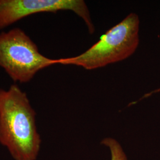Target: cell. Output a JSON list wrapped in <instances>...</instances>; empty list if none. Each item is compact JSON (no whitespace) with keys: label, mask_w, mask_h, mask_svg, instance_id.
<instances>
[{"label":"cell","mask_w":160,"mask_h":160,"mask_svg":"<svg viewBox=\"0 0 160 160\" xmlns=\"http://www.w3.org/2000/svg\"><path fill=\"white\" fill-rule=\"evenodd\" d=\"M40 137L36 112L26 93L17 84L0 89V143L15 160H36Z\"/></svg>","instance_id":"cell-1"},{"label":"cell","mask_w":160,"mask_h":160,"mask_svg":"<svg viewBox=\"0 0 160 160\" xmlns=\"http://www.w3.org/2000/svg\"><path fill=\"white\" fill-rule=\"evenodd\" d=\"M139 31V17L131 13L86 52L74 57L57 59V64L76 65L92 70L125 60L138 47Z\"/></svg>","instance_id":"cell-2"},{"label":"cell","mask_w":160,"mask_h":160,"mask_svg":"<svg viewBox=\"0 0 160 160\" xmlns=\"http://www.w3.org/2000/svg\"><path fill=\"white\" fill-rule=\"evenodd\" d=\"M55 64L57 59L43 55L22 29L0 33V67L14 82L28 83L40 70Z\"/></svg>","instance_id":"cell-3"},{"label":"cell","mask_w":160,"mask_h":160,"mask_svg":"<svg viewBox=\"0 0 160 160\" xmlns=\"http://www.w3.org/2000/svg\"><path fill=\"white\" fill-rule=\"evenodd\" d=\"M62 10L75 12L84 21L89 32L94 33L90 12L82 0H0V30L32 14Z\"/></svg>","instance_id":"cell-4"},{"label":"cell","mask_w":160,"mask_h":160,"mask_svg":"<svg viewBox=\"0 0 160 160\" xmlns=\"http://www.w3.org/2000/svg\"><path fill=\"white\" fill-rule=\"evenodd\" d=\"M102 143L109 147L111 152L112 160H128L120 144L114 139L106 138L102 141Z\"/></svg>","instance_id":"cell-5"},{"label":"cell","mask_w":160,"mask_h":160,"mask_svg":"<svg viewBox=\"0 0 160 160\" xmlns=\"http://www.w3.org/2000/svg\"><path fill=\"white\" fill-rule=\"evenodd\" d=\"M160 92V88H157V89H156V90H154V91H152V92H148V93H147V94H145L144 96H143V97H142V98H141V99H142L143 98H147V97H149V96H152V94H154L155 93H158V92Z\"/></svg>","instance_id":"cell-6"}]
</instances>
